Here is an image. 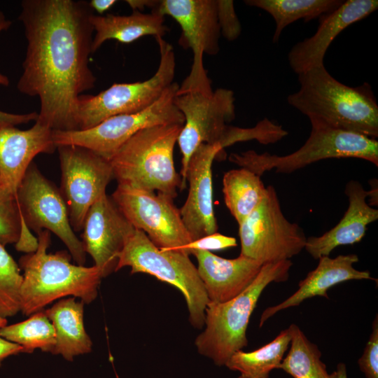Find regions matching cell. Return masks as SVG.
<instances>
[{
	"label": "cell",
	"instance_id": "6da1fadb",
	"mask_svg": "<svg viewBox=\"0 0 378 378\" xmlns=\"http://www.w3.org/2000/svg\"><path fill=\"white\" fill-rule=\"evenodd\" d=\"M21 6L27 48L17 88L39 98L36 121L53 131H76L78 99L96 82L88 65L92 10L75 0H24Z\"/></svg>",
	"mask_w": 378,
	"mask_h": 378
},
{
	"label": "cell",
	"instance_id": "7a4b0ae2",
	"mask_svg": "<svg viewBox=\"0 0 378 378\" xmlns=\"http://www.w3.org/2000/svg\"><path fill=\"white\" fill-rule=\"evenodd\" d=\"M299 90L289 94V105L327 126L375 139L378 137V105L370 85H346L324 64L298 74Z\"/></svg>",
	"mask_w": 378,
	"mask_h": 378
},
{
	"label": "cell",
	"instance_id": "3957f363",
	"mask_svg": "<svg viewBox=\"0 0 378 378\" xmlns=\"http://www.w3.org/2000/svg\"><path fill=\"white\" fill-rule=\"evenodd\" d=\"M37 235L36 251L19 260V267L23 272L20 312L30 316L67 296L78 298L87 304L93 302L102 279L98 268L71 263V256L66 251L48 253L50 232L45 230Z\"/></svg>",
	"mask_w": 378,
	"mask_h": 378
},
{
	"label": "cell",
	"instance_id": "277c9868",
	"mask_svg": "<svg viewBox=\"0 0 378 378\" xmlns=\"http://www.w3.org/2000/svg\"><path fill=\"white\" fill-rule=\"evenodd\" d=\"M183 125H158L136 132L108 160L118 185L162 193L174 199L181 176L174 150Z\"/></svg>",
	"mask_w": 378,
	"mask_h": 378
},
{
	"label": "cell",
	"instance_id": "5b68a950",
	"mask_svg": "<svg viewBox=\"0 0 378 378\" xmlns=\"http://www.w3.org/2000/svg\"><path fill=\"white\" fill-rule=\"evenodd\" d=\"M290 260L263 264L253 281L240 294L225 302H209L205 309V330L195 339L198 352L225 365L236 351L247 346L250 317L264 289L272 282L286 281Z\"/></svg>",
	"mask_w": 378,
	"mask_h": 378
},
{
	"label": "cell",
	"instance_id": "8992f818",
	"mask_svg": "<svg viewBox=\"0 0 378 378\" xmlns=\"http://www.w3.org/2000/svg\"><path fill=\"white\" fill-rule=\"evenodd\" d=\"M234 101V92L225 88L211 92H176L174 102L185 118L177 140L182 155L181 190L186 187L190 159L201 144L218 145L224 150L237 142L250 140L248 128L227 125L235 118Z\"/></svg>",
	"mask_w": 378,
	"mask_h": 378
},
{
	"label": "cell",
	"instance_id": "52a82bcc",
	"mask_svg": "<svg viewBox=\"0 0 378 378\" xmlns=\"http://www.w3.org/2000/svg\"><path fill=\"white\" fill-rule=\"evenodd\" d=\"M309 120L312 130L309 138L290 154L277 155L249 150L230 154L229 160L259 176L273 169L276 173H292L328 158H359L378 166V141L375 139L334 129L316 120Z\"/></svg>",
	"mask_w": 378,
	"mask_h": 378
},
{
	"label": "cell",
	"instance_id": "ba28073f",
	"mask_svg": "<svg viewBox=\"0 0 378 378\" xmlns=\"http://www.w3.org/2000/svg\"><path fill=\"white\" fill-rule=\"evenodd\" d=\"M124 267H131V274H150L177 288L186 299L190 323L197 328L203 327L209 300L197 269L188 255L159 248L142 230L134 228L118 255L115 272Z\"/></svg>",
	"mask_w": 378,
	"mask_h": 378
},
{
	"label": "cell",
	"instance_id": "9c48e42d",
	"mask_svg": "<svg viewBox=\"0 0 378 378\" xmlns=\"http://www.w3.org/2000/svg\"><path fill=\"white\" fill-rule=\"evenodd\" d=\"M155 39L160 59L155 74L144 81L114 83L97 95H80L75 112L77 130L92 128L115 115L141 111L156 102L173 83L176 66L173 47L162 37Z\"/></svg>",
	"mask_w": 378,
	"mask_h": 378
},
{
	"label": "cell",
	"instance_id": "30bf717a",
	"mask_svg": "<svg viewBox=\"0 0 378 378\" xmlns=\"http://www.w3.org/2000/svg\"><path fill=\"white\" fill-rule=\"evenodd\" d=\"M178 88L179 85L173 82L159 99L146 108L111 117L92 128L53 131V141L57 147L78 146L109 160L124 143L142 129L158 125L184 124V116L174 102Z\"/></svg>",
	"mask_w": 378,
	"mask_h": 378
},
{
	"label": "cell",
	"instance_id": "8fae6325",
	"mask_svg": "<svg viewBox=\"0 0 378 378\" xmlns=\"http://www.w3.org/2000/svg\"><path fill=\"white\" fill-rule=\"evenodd\" d=\"M240 255L260 263L290 260L304 248L303 229L284 215L275 188L269 186L258 206L239 224Z\"/></svg>",
	"mask_w": 378,
	"mask_h": 378
},
{
	"label": "cell",
	"instance_id": "7c38bea8",
	"mask_svg": "<svg viewBox=\"0 0 378 378\" xmlns=\"http://www.w3.org/2000/svg\"><path fill=\"white\" fill-rule=\"evenodd\" d=\"M152 12L174 18L182 31L180 45L190 48L193 53L191 70L177 93L212 92L211 80L203 65V55H215L220 49L216 0H162L158 1Z\"/></svg>",
	"mask_w": 378,
	"mask_h": 378
},
{
	"label": "cell",
	"instance_id": "4fadbf2b",
	"mask_svg": "<svg viewBox=\"0 0 378 378\" xmlns=\"http://www.w3.org/2000/svg\"><path fill=\"white\" fill-rule=\"evenodd\" d=\"M16 199L24 225L37 234L52 232L65 244L76 264L86 260L82 241L72 229L66 202L56 186L32 162L16 192Z\"/></svg>",
	"mask_w": 378,
	"mask_h": 378
},
{
	"label": "cell",
	"instance_id": "5bb4252c",
	"mask_svg": "<svg viewBox=\"0 0 378 378\" xmlns=\"http://www.w3.org/2000/svg\"><path fill=\"white\" fill-rule=\"evenodd\" d=\"M111 197L131 225L158 248L176 250L192 241L180 209L169 196L118 185Z\"/></svg>",
	"mask_w": 378,
	"mask_h": 378
},
{
	"label": "cell",
	"instance_id": "9a60e30c",
	"mask_svg": "<svg viewBox=\"0 0 378 378\" xmlns=\"http://www.w3.org/2000/svg\"><path fill=\"white\" fill-rule=\"evenodd\" d=\"M62 172L61 193L66 202L74 231L82 230L90 206L106 194L114 178L108 160L88 148L63 145L57 147Z\"/></svg>",
	"mask_w": 378,
	"mask_h": 378
},
{
	"label": "cell",
	"instance_id": "2e32d148",
	"mask_svg": "<svg viewBox=\"0 0 378 378\" xmlns=\"http://www.w3.org/2000/svg\"><path fill=\"white\" fill-rule=\"evenodd\" d=\"M134 229L106 193L89 209L83 221L81 241L102 278L115 272L118 255Z\"/></svg>",
	"mask_w": 378,
	"mask_h": 378
},
{
	"label": "cell",
	"instance_id": "e0dca14e",
	"mask_svg": "<svg viewBox=\"0 0 378 378\" xmlns=\"http://www.w3.org/2000/svg\"><path fill=\"white\" fill-rule=\"evenodd\" d=\"M224 150L218 145L201 144L192 153L187 169L188 194L180 209L192 241L217 232L213 206L212 163Z\"/></svg>",
	"mask_w": 378,
	"mask_h": 378
},
{
	"label": "cell",
	"instance_id": "ac0fdd59",
	"mask_svg": "<svg viewBox=\"0 0 378 378\" xmlns=\"http://www.w3.org/2000/svg\"><path fill=\"white\" fill-rule=\"evenodd\" d=\"M377 8V0H348L334 10L321 15L314 35L297 43L289 51L288 60L292 70L299 74L324 64L326 51L336 36Z\"/></svg>",
	"mask_w": 378,
	"mask_h": 378
},
{
	"label": "cell",
	"instance_id": "d6986e66",
	"mask_svg": "<svg viewBox=\"0 0 378 378\" xmlns=\"http://www.w3.org/2000/svg\"><path fill=\"white\" fill-rule=\"evenodd\" d=\"M29 130L0 124V176L1 183L16 193L18 188L35 156L52 153L57 148L53 130L35 121Z\"/></svg>",
	"mask_w": 378,
	"mask_h": 378
},
{
	"label": "cell",
	"instance_id": "ffe728a7",
	"mask_svg": "<svg viewBox=\"0 0 378 378\" xmlns=\"http://www.w3.org/2000/svg\"><path fill=\"white\" fill-rule=\"evenodd\" d=\"M349 206L339 223L319 237L307 238L304 249L314 259L328 256L337 246L359 242L367 226L378 218V210L368 202L369 190L357 181H349L345 188Z\"/></svg>",
	"mask_w": 378,
	"mask_h": 378
},
{
	"label": "cell",
	"instance_id": "44dd1931",
	"mask_svg": "<svg viewBox=\"0 0 378 378\" xmlns=\"http://www.w3.org/2000/svg\"><path fill=\"white\" fill-rule=\"evenodd\" d=\"M192 255L197 260V272L209 300L214 302H225L240 294L253 281L262 265L241 255L234 259L204 251H195Z\"/></svg>",
	"mask_w": 378,
	"mask_h": 378
},
{
	"label": "cell",
	"instance_id": "7402d4cb",
	"mask_svg": "<svg viewBox=\"0 0 378 378\" xmlns=\"http://www.w3.org/2000/svg\"><path fill=\"white\" fill-rule=\"evenodd\" d=\"M318 260L317 267L300 281L298 289L293 295L262 312L260 327L278 312L298 306L304 300L315 296L328 298V290L340 283L350 280H374L368 271L354 268V265L359 260L356 254L340 255L334 258L322 256Z\"/></svg>",
	"mask_w": 378,
	"mask_h": 378
},
{
	"label": "cell",
	"instance_id": "603a6c76",
	"mask_svg": "<svg viewBox=\"0 0 378 378\" xmlns=\"http://www.w3.org/2000/svg\"><path fill=\"white\" fill-rule=\"evenodd\" d=\"M84 302L74 297L60 299L44 310L55 331L56 343L52 354H59L67 360L90 353L92 342L83 322Z\"/></svg>",
	"mask_w": 378,
	"mask_h": 378
},
{
	"label": "cell",
	"instance_id": "cb8c5ba5",
	"mask_svg": "<svg viewBox=\"0 0 378 378\" xmlns=\"http://www.w3.org/2000/svg\"><path fill=\"white\" fill-rule=\"evenodd\" d=\"M164 17L155 12L143 13L133 11L129 15L92 14L90 22L95 31L92 43V53L108 39L122 43H130L148 35L162 37L168 31L164 24Z\"/></svg>",
	"mask_w": 378,
	"mask_h": 378
},
{
	"label": "cell",
	"instance_id": "d4e9b609",
	"mask_svg": "<svg viewBox=\"0 0 378 378\" xmlns=\"http://www.w3.org/2000/svg\"><path fill=\"white\" fill-rule=\"evenodd\" d=\"M266 192L260 176L247 169H231L223 175L225 203L238 224L258 206Z\"/></svg>",
	"mask_w": 378,
	"mask_h": 378
},
{
	"label": "cell",
	"instance_id": "484cf974",
	"mask_svg": "<svg viewBox=\"0 0 378 378\" xmlns=\"http://www.w3.org/2000/svg\"><path fill=\"white\" fill-rule=\"evenodd\" d=\"M341 0H246L244 3L268 13L274 19L276 27L272 42L276 43L282 31L300 19L309 22L330 13L339 7Z\"/></svg>",
	"mask_w": 378,
	"mask_h": 378
},
{
	"label": "cell",
	"instance_id": "4316f807",
	"mask_svg": "<svg viewBox=\"0 0 378 378\" xmlns=\"http://www.w3.org/2000/svg\"><path fill=\"white\" fill-rule=\"evenodd\" d=\"M289 328L283 330L272 342L250 352H234L225 363L238 371L239 378H269L270 372L279 369L290 342Z\"/></svg>",
	"mask_w": 378,
	"mask_h": 378
},
{
	"label": "cell",
	"instance_id": "83f0119b",
	"mask_svg": "<svg viewBox=\"0 0 378 378\" xmlns=\"http://www.w3.org/2000/svg\"><path fill=\"white\" fill-rule=\"evenodd\" d=\"M290 349L283 358L279 369L293 378H335V372L329 374L321 361V353L318 346L310 342L295 324L289 327Z\"/></svg>",
	"mask_w": 378,
	"mask_h": 378
},
{
	"label": "cell",
	"instance_id": "f1b7e54d",
	"mask_svg": "<svg viewBox=\"0 0 378 378\" xmlns=\"http://www.w3.org/2000/svg\"><path fill=\"white\" fill-rule=\"evenodd\" d=\"M0 336L21 346L23 353H32L39 349L52 354L56 343L55 329L44 310L22 322L6 325L0 328Z\"/></svg>",
	"mask_w": 378,
	"mask_h": 378
},
{
	"label": "cell",
	"instance_id": "f546056e",
	"mask_svg": "<svg viewBox=\"0 0 378 378\" xmlns=\"http://www.w3.org/2000/svg\"><path fill=\"white\" fill-rule=\"evenodd\" d=\"M22 279L18 264L0 244V316L7 318L20 312Z\"/></svg>",
	"mask_w": 378,
	"mask_h": 378
},
{
	"label": "cell",
	"instance_id": "4dcf8cb0",
	"mask_svg": "<svg viewBox=\"0 0 378 378\" xmlns=\"http://www.w3.org/2000/svg\"><path fill=\"white\" fill-rule=\"evenodd\" d=\"M29 230L24 225L16 193L0 184V244H16L22 232Z\"/></svg>",
	"mask_w": 378,
	"mask_h": 378
},
{
	"label": "cell",
	"instance_id": "1f68e13d",
	"mask_svg": "<svg viewBox=\"0 0 378 378\" xmlns=\"http://www.w3.org/2000/svg\"><path fill=\"white\" fill-rule=\"evenodd\" d=\"M217 16L220 34L227 40L237 39L241 32V27L232 0H216Z\"/></svg>",
	"mask_w": 378,
	"mask_h": 378
},
{
	"label": "cell",
	"instance_id": "d6a6232c",
	"mask_svg": "<svg viewBox=\"0 0 378 378\" xmlns=\"http://www.w3.org/2000/svg\"><path fill=\"white\" fill-rule=\"evenodd\" d=\"M237 245V240L234 237L215 232L193 240L186 245L173 251H180L189 255L197 251H211L223 250L236 246Z\"/></svg>",
	"mask_w": 378,
	"mask_h": 378
},
{
	"label": "cell",
	"instance_id": "836d02e7",
	"mask_svg": "<svg viewBox=\"0 0 378 378\" xmlns=\"http://www.w3.org/2000/svg\"><path fill=\"white\" fill-rule=\"evenodd\" d=\"M360 370L366 378H378V318L372 323V331L363 355L358 360Z\"/></svg>",
	"mask_w": 378,
	"mask_h": 378
},
{
	"label": "cell",
	"instance_id": "e575fe53",
	"mask_svg": "<svg viewBox=\"0 0 378 378\" xmlns=\"http://www.w3.org/2000/svg\"><path fill=\"white\" fill-rule=\"evenodd\" d=\"M38 113L31 112L25 114H15L0 111V124H9L18 125L28 123L32 120H36Z\"/></svg>",
	"mask_w": 378,
	"mask_h": 378
},
{
	"label": "cell",
	"instance_id": "d590c367",
	"mask_svg": "<svg viewBox=\"0 0 378 378\" xmlns=\"http://www.w3.org/2000/svg\"><path fill=\"white\" fill-rule=\"evenodd\" d=\"M23 353V348L0 336V366L4 359L10 356Z\"/></svg>",
	"mask_w": 378,
	"mask_h": 378
},
{
	"label": "cell",
	"instance_id": "8d00e7d4",
	"mask_svg": "<svg viewBox=\"0 0 378 378\" xmlns=\"http://www.w3.org/2000/svg\"><path fill=\"white\" fill-rule=\"evenodd\" d=\"M116 2L115 0H91L88 4L92 10H94L99 15H102Z\"/></svg>",
	"mask_w": 378,
	"mask_h": 378
},
{
	"label": "cell",
	"instance_id": "74e56055",
	"mask_svg": "<svg viewBox=\"0 0 378 378\" xmlns=\"http://www.w3.org/2000/svg\"><path fill=\"white\" fill-rule=\"evenodd\" d=\"M125 2L130 6L133 11H139L144 10L146 7L152 9L158 4V1L151 0H127Z\"/></svg>",
	"mask_w": 378,
	"mask_h": 378
},
{
	"label": "cell",
	"instance_id": "f35d334b",
	"mask_svg": "<svg viewBox=\"0 0 378 378\" xmlns=\"http://www.w3.org/2000/svg\"><path fill=\"white\" fill-rule=\"evenodd\" d=\"M11 25V21L6 19L4 14L0 11V32L7 30ZM0 85L8 86L9 85V79L7 76L0 73Z\"/></svg>",
	"mask_w": 378,
	"mask_h": 378
},
{
	"label": "cell",
	"instance_id": "ab89813d",
	"mask_svg": "<svg viewBox=\"0 0 378 378\" xmlns=\"http://www.w3.org/2000/svg\"><path fill=\"white\" fill-rule=\"evenodd\" d=\"M335 378H348L346 366L343 363H340L337 365V370L335 371Z\"/></svg>",
	"mask_w": 378,
	"mask_h": 378
},
{
	"label": "cell",
	"instance_id": "60d3db41",
	"mask_svg": "<svg viewBox=\"0 0 378 378\" xmlns=\"http://www.w3.org/2000/svg\"><path fill=\"white\" fill-rule=\"evenodd\" d=\"M7 325V319L0 316V328Z\"/></svg>",
	"mask_w": 378,
	"mask_h": 378
},
{
	"label": "cell",
	"instance_id": "b9f144b4",
	"mask_svg": "<svg viewBox=\"0 0 378 378\" xmlns=\"http://www.w3.org/2000/svg\"><path fill=\"white\" fill-rule=\"evenodd\" d=\"M1 183V176H0V184Z\"/></svg>",
	"mask_w": 378,
	"mask_h": 378
}]
</instances>
